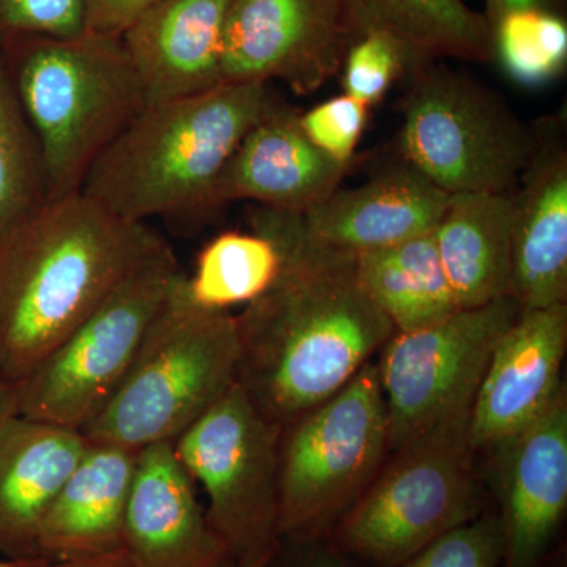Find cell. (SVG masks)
<instances>
[{
  "label": "cell",
  "mask_w": 567,
  "mask_h": 567,
  "mask_svg": "<svg viewBox=\"0 0 567 567\" xmlns=\"http://www.w3.org/2000/svg\"><path fill=\"white\" fill-rule=\"evenodd\" d=\"M252 229L282 252L274 286L237 319L238 380L284 429L341 391L395 333L364 289L357 254L306 233L301 213L256 207Z\"/></svg>",
  "instance_id": "obj_1"
},
{
  "label": "cell",
  "mask_w": 567,
  "mask_h": 567,
  "mask_svg": "<svg viewBox=\"0 0 567 567\" xmlns=\"http://www.w3.org/2000/svg\"><path fill=\"white\" fill-rule=\"evenodd\" d=\"M166 240L85 194L50 199L0 234V375L18 385Z\"/></svg>",
  "instance_id": "obj_2"
},
{
  "label": "cell",
  "mask_w": 567,
  "mask_h": 567,
  "mask_svg": "<svg viewBox=\"0 0 567 567\" xmlns=\"http://www.w3.org/2000/svg\"><path fill=\"white\" fill-rule=\"evenodd\" d=\"M278 106L270 84H221L151 104L96 159L81 193L136 223L208 210L235 148Z\"/></svg>",
  "instance_id": "obj_3"
},
{
  "label": "cell",
  "mask_w": 567,
  "mask_h": 567,
  "mask_svg": "<svg viewBox=\"0 0 567 567\" xmlns=\"http://www.w3.org/2000/svg\"><path fill=\"white\" fill-rule=\"evenodd\" d=\"M0 50L35 134L50 199L80 193L96 159L147 107L122 37L11 35Z\"/></svg>",
  "instance_id": "obj_4"
},
{
  "label": "cell",
  "mask_w": 567,
  "mask_h": 567,
  "mask_svg": "<svg viewBox=\"0 0 567 567\" xmlns=\"http://www.w3.org/2000/svg\"><path fill=\"white\" fill-rule=\"evenodd\" d=\"M177 284L121 386L82 431L91 442L133 451L174 442L237 382V319L186 303Z\"/></svg>",
  "instance_id": "obj_5"
},
{
  "label": "cell",
  "mask_w": 567,
  "mask_h": 567,
  "mask_svg": "<svg viewBox=\"0 0 567 567\" xmlns=\"http://www.w3.org/2000/svg\"><path fill=\"white\" fill-rule=\"evenodd\" d=\"M405 78L399 156L450 196L513 193L537 133L468 71L423 61Z\"/></svg>",
  "instance_id": "obj_6"
},
{
  "label": "cell",
  "mask_w": 567,
  "mask_h": 567,
  "mask_svg": "<svg viewBox=\"0 0 567 567\" xmlns=\"http://www.w3.org/2000/svg\"><path fill=\"white\" fill-rule=\"evenodd\" d=\"M388 413L377 364L282 429L279 539H327L364 494L388 450Z\"/></svg>",
  "instance_id": "obj_7"
},
{
  "label": "cell",
  "mask_w": 567,
  "mask_h": 567,
  "mask_svg": "<svg viewBox=\"0 0 567 567\" xmlns=\"http://www.w3.org/2000/svg\"><path fill=\"white\" fill-rule=\"evenodd\" d=\"M466 429L435 432L395 451L393 464L347 511L328 543L352 561L395 567L486 513Z\"/></svg>",
  "instance_id": "obj_8"
},
{
  "label": "cell",
  "mask_w": 567,
  "mask_h": 567,
  "mask_svg": "<svg viewBox=\"0 0 567 567\" xmlns=\"http://www.w3.org/2000/svg\"><path fill=\"white\" fill-rule=\"evenodd\" d=\"M185 271L164 244L17 385L18 415L84 431L111 401Z\"/></svg>",
  "instance_id": "obj_9"
},
{
  "label": "cell",
  "mask_w": 567,
  "mask_h": 567,
  "mask_svg": "<svg viewBox=\"0 0 567 567\" xmlns=\"http://www.w3.org/2000/svg\"><path fill=\"white\" fill-rule=\"evenodd\" d=\"M281 434L237 379L173 442L183 468L207 494L208 520L237 563L274 554L281 540Z\"/></svg>",
  "instance_id": "obj_10"
},
{
  "label": "cell",
  "mask_w": 567,
  "mask_h": 567,
  "mask_svg": "<svg viewBox=\"0 0 567 567\" xmlns=\"http://www.w3.org/2000/svg\"><path fill=\"white\" fill-rule=\"evenodd\" d=\"M518 315L516 300L503 297L391 336L377 364L391 450L446 429L468 427L492 353Z\"/></svg>",
  "instance_id": "obj_11"
},
{
  "label": "cell",
  "mask_w": 567,
  "mask_h": 567,
  "mask_svg": "<svg viewBox=\"0 0 567 567\" xmlns=\"http://www.w3.org/2000/svg\"><path fill=\"white\" fill-rule=\"evenodd\" d=\"M354 40L344 0H234L221 84L281 81L309 95L339 74Z\"/></svg>",
  "instance_id": "obj_12"
},
{
  "label": "cell",
  "mask_w": 567,
  "mask_h": 567,
  "mask_svg": "<svg viewBox=\"0 0 567 567\" xmlns=\"http://www.w3.org/2000/svg\"><path fill=\"white\" fill-rule=\"evenodd\" d=\"M567 305L520 311L496 344L468 420L472 450H494L544 415L563 393Z\"/></svg>",
  "instance_id": "obj_13"
},
{
  "label": "cell",
  "mask_w": 567,
  "mask_h": 567,
  "mask_svg": "<svg viewBox=\"0 0 567 567\" xmlns=\"http://www.w3.org/2000/svg\"><path fill=\"white\" fill-rule=\"evenodd\" d=\"M496 494L502 567H540L567 509V398L499 443Z\"/></svg>",
  "instance_id": "obj_14"
},
{
  "label": "cell",
  "mask_w": 567,
  "mask_h": 567,
  "mask_svg": "<svg viewBox=\"0 0 567 567\" xmlns=\"http://www.w3.org/2000/svg\"><path fill=\"white\" fill-rule=\"evenodd\" d=\"M122 551L134 567H233L196 483L173 442L140 451L123 522Z\"/></svg>",
  "instance_id": "obj_15"
},
{
  "label": "cell",
  "mask_w": 567,
  "mask_h": 567,
  "mask_svg": "<svg viewBox=\"0 0 567 567\" xmlns=\"http://www.w3.org/2000/svg\"><path fill=\"white\" fill-rule=\"evenodd\" d=\"M536 133L535 155L511 193V297L520 311L567 301V151L555 126Z\"/></svg>",
  "instance_id": "obj_16"
},
{
  "label": "cell",
  "mask_w": 567,
  "mask_h": 567,
  "mask_svg": "<svg viewBox=\"0 0 567 567\" xmlns=\"http://www.w3.org/2000/svg\"><path fill=\"white\" fill-rule=\"evenodd\" d=\"M349 166L312 144L298 125V112L276 107L245 134L224 166L212 208L235 200L257 207L305 213L339 188Z\"/></svg>",
  "instance_id": "obj_17"
},
{
  "label": "cell",
  "mask_w": 567,
  "mask_h": 567,
  "mask_svg": "<svg viewBox=\"0 0 567 567\" xmlns=\"http://www.w3.org/2000/svg\"><path fill=\"white\" fill-rule=\"evenodd\" d=\"M234 0H155L122 33L147 106L221 85V52Z\"/></svg>",
  "instance_id": "obj_18"
},
{
  "label": "cell",
  "mask_w": 567,
  "mask_h": 567,
  "mask_svg": "<svg viewBox=\"0 0 567 567\" xmlns=\"http://www.w3.org/2000/svg\"><path fill=\"white\" fill-rule=\"evenodd\" d=\"M447 203L450 194L401 158L363 185L334 189L301 219L320 244L360 254L435 233Z\"/></svg>",
  "instance_id": "obj_19"
},
{
  "label": "cell",
  "mask_w": 567,
  "mask_h": 567,
  "mask_svg": "<svg viewBox=\"0 0 567 567\" xmlns=\"http://www.w3.org/2000/svg\"><path fill=\"white\" fill-rule=\"evenodd\" d=\"M89 445L81 431L31 417L0 425V558L37 557L41 522Z\"/></svg>",
  "instance_id": "obj_20"
},
{
  "label": "cell",
  "mask_w": 567,
  "mask_h": 567,
  "mask_svg": "<svg viewBox=\"0 0 567 567\" xmlns=\"http://www.w3.org/2000/svg\"><path fill=\"white\" fill-rule=\"evenodd\" d=\"M137 456L140 451L91 442L41 522L37 557L121 551Z\"/></svg>",
  "instance_id": "obj_21"
},
{
  "label": "cell",
  "mask_w": 567,
  "mask_h": 567,
  "mask_svg": "<svg viewBox=\"0 0 567 567\" xmlns=\"http://www.w3.org/2000/svg\"><path fill=\"white\" fill-rule=\"evenodd\" d=\"M513 196L451 194L434 237L458 308L511 297Z\"/></svg>",
  "instance_id": "obj_22"
},
{
  "label": "cell",
  "mask_w": 567,
  "mask_h": 567,
  "mask_svg": "<svg viewBox=\"0 0 567 567\" xmlns=\"http://www.w3.org/2000/svg\"><path fill=\"white\" fill-rule=\"evenodd\" d=\"M354 35L380 32L416 61L494 62L486 14L464 0H344Z\"/></svg>",
  "instance_id": "obj_23"
},
{
  "label": "cell",
  "mask_w": 567,
  "mask_h": 567,
  "mask_svg": "<svg viewBox=\"0 0 567 567\" xmlns=\"http://www.w3.org/2000/svg\"><path fill=\"white\" fill-rule=\"evenodd\" d=\"M357 268L395 333L420 330L461 309L440 262L434 233L357 254Z\"/></svg>",
  "instance_id": "obj_24"
},
{
  "label": "cell",
  "mask_w": 567,
  "mask_h": 567,
  "mask_svg": "<svg viewBox=\"0 0 567 567\" xmlns=\"http://www.w3.org/2000/svg\"><path fill=\"white\" fill-rule=\"evenodd\" d=\"M282 252L270 235L229 230L200 249L192 275H183L177 293L205 311H229L252 303L278 278Z\"/></svg>",
  "instance_id": "obj_25"
},
{
  "label": "cell",
  "mask_w": 567,
  "mask_h": 567,
  "mask_svg": "<svg viewBox=\"0 0 567 567\" xmlns=\"http://www.w3.org/2000/svg\"><path fill=\"white\" fill-rule=\"evenodd\" d=\"M47 200L39 144L0 50V234Z\"/></svg>",
  "instance_id": "obj_26"
},
{
  "label": "cell",
  "mask_w": 567,
  "mask_h": 567,
  "mask_svg": "<svg viewBox=\"0 0 567 567\" xmlns=\"http://www.w3.org/2000/svg\"><path fill=\"white\" fill-rule=\"evenodd\" d=\"M494 62L522 85L554 81L567 65L565 14L518 10L492 25Z\"/></svg>",
  "instance_id": "obj_27"
},
{
  "label": "cell",
  "mask_w": 567,
  "mask_h": 567,
  "mask_svg": "<svg viewBox=\"0 0 567 567\" xmlns=\"http://www.w3.org/2000/svg\"><path fill=\"white\" fill-rule=\"evenodd\" d=\"M416 61L406 48L390 35L369 32L350 44L342 62V87L368 107L382 102L394 82L405 78Z\"/></svg>",
  "instance_id": "obj_28"
},
{
  "label": "cell",
  "mask_w": 567,
  "mask_h": 567,
  "mask_svg": "<svg viewBox=\"0 0 567 567\" xmlns=\"http://www.w3.org/2000/svg\"><path fill=\"white\" fill-rule=\"evenodd\" d=\"M503 540L496 513L481 514L440 536L395 567H502Z\"/></svg>",
  "instance_id": "obj_29"
},
{
  "label": "cell",
  "mask_w": 567,
  "mask_h": 567,
  "mask_svg": "<svg viewBox=\"0 0 567 567\" xmlns=\"http://www.w3.org/2000/svg\"><path fill=\"white\" fill-rule=\"evenodd\" d=\"M369 110L371 107L342 93L298 114V125L320 152L349 166L363 136Z\"/></svg>",
  "instance_id": "obj_30"
},
{
  "label": "cell",
  "mask_w": 567,
  "mask_h": 567,
  "mask_svg": "<svg viewBox=\"0 0 567 567\" xmlns=\"http://www.w3.org/2000/svg\"><path fill=\"white\" fill-rule=\"evenodd\" d=\"M87 32L85 0H0V39L43 35L70 39Z\"/></svg>",
  "instance_id": "obj_31"
},
{
  "label": "cell",
  "mask_w": 567,
  "mask_h": 567,
  "mask_svg": "<svg viewBox=\"0 0 567 567\" xmlns=\"http://www.w3.org/2000/svg\"><path fill=\"white\" fill-rule=\"evenodd\" d=\"M268 567H358L327 539L279 540Z\"/></svg>",
  "instance_id": "obj_32"
},
{
  "label": "cell",
  "mask_w": 567,
  "mask_h": 567,
  "mask_svg": "<svg viewBox=\"0 0 567 567\" xmlns=\"http://www.w3.org/2000/svg\"><path fill=\"white\" fill-rule=\"evenodd\" d=\"M155 0H85L87 31L121 37Z\"/></svg>",
  "instance_id": "obj_33"
},
{
  "label": "cell",
  "mask_w": 567,
  "mask_h": 567,
  "mask_svg": "<svg viewBox=\"0 0 567 567\" xmlns=\"http://www.w3.org/2000/svg\"><path fill=\"white\" fill-rule=\"evenodd\" d=\"M0 567H134L123 551L85 558H0Z\"/></svg>",
  "instance_id": "obj_34"
},
{
  "label": "cell",
  "mask_w": 567,
  "mask_h": 567,
  "mask_svg": "<svg viewBox=\"0 0 567 567\" xmlns=\"http://www.w3.org/2000/svg\"><path fill=\"white\" fill-rule=\"evenodd\" d=\"M518 10H543L565 14L566 0H486V13L484 14H486L492 29L499 18Z\"/></svg>",
  "instance_id": "obj_35"
},
{
  "label": "cell",
  "mask_w": 567,
  "mask_h": 567,
  "mask_svg": "<svg viewBox=\"0 0 567 567\" xmlns=\"http://www.w3.org/2000/svg\"><path fill=\"white\" fill-rule=\"evenodd\" d=\"M14 415H18L17 385L0 375V425Z\"/></svg>",
  "instance_id": "obj_36"
},
{
  "label": "cell",
  "mask_w": 567,
  "mask_h": 567,
  "mask_svg": "<svg viewBox=\"0 0 567 567\" xmlns=\"http://www.w3.org/2000/svg\"><path fill=\"white\" fill-rule=\"evenodd\" d=\"M274 554L264 555V557L246 559V561H238L235 563L233 567H268V563H270L271 555Z\"/></svg>",
  "instance_id": "obj_37"
}]
</instances>
